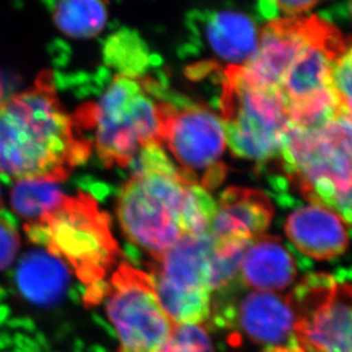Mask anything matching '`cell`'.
Listing matches in <instances>:
<instances>
[{
  "mask_svg": "<svg viewBox=\"0 0 352 352\" xmlns=\"http://www.w3.org/2000/svg\"><path fill=\"white\" fill-rule=\"evenodd\" d=\"M120 190L117 216L133 245L160 259L184 236L206 233L216 201L175 166L160 145L144 147Z\"/></svg>",
  "mask_w": 352,
  "mask_h": 352,
  "instance_id": "cell-1",
  "label": "cell"
},
{
  "mask_svg": "<svg viewBox=\"0 0 352 352\" xmlns=\"http://www.w3.org/2000/svg\"><path fill=\"white\" fill-rule=\"evenodd\" d=\"M91 146L62 107L52 74L0 105V179L60 183L86 162Z\"/></svg>",
  "mask_w": 352,
  "mask_h": 352,
  "instance_id": "cell-2",
  "label": "cell"
},
{
  "mask_svg": "<svg viewBox=\"0 0 352 352\" xmlns=\"http://www.w3.org/2000/svg\"><path fill=\"white\" fill-rule=\"evenodd\" d=\"M24 228L31 242L45 246L77 275L86 286L88 305L104 300V278L117 261L120 249L112 235L110 217L93 196L83 192L65 195L53 211Z\"/></svg>",
  "mask_w": 352,
  "mask_h": 352,
  "instance_id": "cell-3",
  "label": "cell"
},
{
  "mask_svg": "<svg viewBox=\"0 0 352 352\" xmlns=\"http://www.w3.org/2000/svg\"><path fill=\"white\" fill-rule=\"evenodd\" d=\"M280 157L291 183L305 199L351 223V114H340L316 129L291 126Z\"/></svg>",
  "mask_w": 352,
  "mask_h": 352,
  "instance_id": "cell-4",
  "label": "cell"
},
{
  "mask_svg": "<svg viewBox=\"0 0 352 352\" xmlns=\"http://www.w3.org/2000/svg\"><path fill=\"white\" fill-rule=\"evenodd\" d=\"M74 120L95 131V147L105 166H129L140 151L161 145L157 100L138 78L118 74L96 103L85 104Z\"/></svg>",
  "mask_w": 352,
  "mask_h": 352,
  "instance_id": "cell-5",
  "label": "cell"
},
{
  "mask_svg": "<svg viewBox=\"0 0 352 352\" xmlns=\"http://www.w3.org/2000/svg\"><path fill=\"white\" fill-rule=\"evenodd\" d=\"M142 86L157 98L161 145L168 146L178 168L204 190L218 186L226 175L220 162L226 147L221 118L206 105L169 91L157 80L145 78Z\"/></svg>",
  "mask_w": 352,
  "mask_h": 352,
  "instance_id": "cell-6",
  "label": "cell"
},
{
  "mask_svg": "<svg viewBox=\"0 0 352 352\" xmlns=\"http://www.w3.org/2000/svg\"><path fill=\"white\" fill-rule=\"evenodd\" d=\"M220 74L218 107L232 152L258 163L280 157L283 137L289 126L282 93L248 82L239 67H227Z\"/></svg>",
  "mask_w": 352,
  "mask_h": 352,
  "instance_id": "cell-7",
  "label": "cell"
},
{
  "mask_svg": "<svg viewBox=\"0 0 352 352\" xmlns=\"http://www.w3.org/2000/svg\"><path fill=\"white\" fill-rule=\"evenodd\" d=\"M213 248L208 233L184 236L147 273L160 305L176 326L202 325L212 314Z\"/></svg>",
  "mask_w": 352,
  "mask_h": 352,
  "instance_id": "cell-8",
  "label": "cell"
},
{
  "mask_svg": "<svg viewBox=\"0 0 352 352\" xmlns=\"http://www.w3.org/2000/svg\"><path fill=\"white\" fill-rule=\"evenodd\" d=\"M107 315L120 341V352H157L176 325L157 299L148 274L129 263L118 267L107 283Z\"/></svg>",
  "mask_w": 352,
  "mask_h": 352,
  "instance_id": "cell-9",
  "label": "cell"
},
{
  "mask_svg": "<svg viewBox=\"0 0 352 352\" xmlns=\"http://www.w3.org/2000/svg\"><path fill=\"white\" fill-rule=\"evenodd\" d=\"M306 352H351V286L343 275L305 276L289 294Z\"/></svg>",
  "mask_w": 352,
  "mask_h": 352,
  "instance_id": "cell-10",
  "label": "cell"
},
{
  "mask_svg": "<svg viewBox=\"0 0 352 352\" xmlns=\"http://www.w3.org/2000/svg\"><path fill=\"white\" fill-rule=\"evenodd\" d=\"M217 318L220 325L242 331L261 352H306L289 294L251 291L223 307Z\"/></svg>",
  "mask_w": 352,
  "mask_h": 352,
  "instance_id": "cell-11",
  "label": "cell"
},
{
  "mask_svg": "<svg viewBox=\"0 0 352 352\" xmlns=\"http://www.w3.org/2000/svg\"><path fill=\"white\" fill-rule=\"evenodd\" d=\"M322 17H282L265 24L252 58L239 67L243 79L279 89L283 77L300 52L313 39Z\"/></svg>",
  "mask_w": 352,
  "mask_h": 352,
  "instance_id": "cell-12",
  "label": "cell"
},
{
  "mask_svg": "<svg viewBox=\"0 0 352 352\" xmlns=\"http://www.w3.org/2000/svg\"><path fill=\"white\" fill-rule=\"evenodd\" d=\"M349 50L350 40L329 21L322 19L313 39L300 52L283 77L279 91L286 105L333 90V62Z\"/></svg>",
  "mask_w": 352,
  "mask_h": 352,
  "instance_id": "cell-13",
  "label": "cell"
},
{
  "mask_svg": "<svg viewBox=\"0 0 352 352\" xmlns=\"http://www.w3.org/2000/svg\"><path fill=\"white\" fill-rule=\"evenodd\" d=\"M274 208L263 192L230 187L220 195L206 233L216 244L251 243L270 227Z\"/></svg>",
  "mask_w": 352,
  "mask_h": 352,
  "instance_id": "cell-14",
  "label": "cell"
},
{
  "mask_svg": "<svg viewBox=\"0 0 352 352\" xmlns=\"http://www.w3.org/2000/svg\"><path fill=\"white\" fill-rule=\"evenodd\" d=\"M190 28L228 67H243L256 54L259 31L251 17L235 10L194 12Z\"/></svg>",
  "mask_w": 352,
  "mask_h": 352,
  "instance_id": "cell-15",
  "label": "cell"
},
{
  "mask_svg": "<svg viewBox=\"0 0 352 352\" xmlns=\"http://www.w3.org/2000/svg\"><path fill=\"white\" fill-rule=\"evenodd\" d=\"M349 228L339 213L314 203L293 211L285 223L293 245L316 260L342 256L349 246Z\"/></svg>",
  "mask_w": 352,
  "mask_h": 352,
  "instance_id": "cell-16",
  "label": "cell"
},
{
  "mask_svg": "<svg viewBox=\"0 0 352 352\" xmlns=\"http://www.w3.org/2000/svg\"><path fill=\"white\" fill-rule=\"evenodd\" d=\"M239 274L252 291L278 293L296 282L299 268L280 239L263 235L246 248Z\"/></svg>",
  "mask_w": 352,
  "mask_h": 352,
  "instance_id": "cell-17",
  "label": "cell"
},
{
  "mask_svg": "<svg viewBox=\"0 0 352 352\" xmlns=\"http://www.w3.org/2000/svg\"><path fill=\"white\" fill-rule=\"evenodd\" d=\"M70 274V270L56 256L36 250L21 260L15 272V283L28 301L40 307H52L63 299Z\"/></svg>",
  "mask_w": 352,
  "mask_h": 352,
  "instance_id": "cell-18",
  "label": "cell"
},
{
  "mask_svg": "<svg viewBox=\"0 0 352 352\" xmlns=\"http://www.w3.org/2000/svg\"><path fill=\"white\" fill-rule=\"evenodd\" d=\"M52 12L57 27L70 37H94L107 22V3L102 1H60L54 3Z\"/></svg>",
  "mask_w": 352,
  "mask_h": 352,
  "instance_id": "cell-19",
  "label": "cell"
},
{
  "mask_svg": "<svg viewBox=\"0 0 352 352\" xmlns=\"http://www.w3.org/2000/svg\"><path fill=\"white\" fill-rule=\"evenodd\" d=\"M64 196L57 183L43 179L20 180L10 192V202L19 216L32 223L53 211Z\"/></svg>",
  "mask_w": 352,
  "mask_h": 352,
  "instance_id": "cell-20",
  "label": "cell"
},
{
  "mask_svg": "<svg viewBox=\"0 0 352 352\" xmlns=\"http://www.w3.org/2000/svg\"><path fill=\"white\" fill-rule=\"evenodd\" d=\"M146 47L131 31L114 34L105 45V60L121 71V76L138 78L147 65Z\"/></svg>",
  "mask_w": 352,
  "mask_h": 352,
  "instance_id": "cell-21",
  "label": "cell"
},
{
  "mask_svg": "<svg viewBox=\"0 0 352 352\" xmlns=\"http://www.w3.org/2000/svg\"><path fill=\"white\" fill-rule=\"evenodd\" d=\"M214 243V242H213ZM250 243H223L213 248L211 263V287L212 291L225 289L239 275L243 254Z\"/></svg>",
  "mask_w": 352,
  "mask_h": 352,
  "instance_id": "cell-22",
  "label": "cell"
},
{
  "mask_svg": "<svg viewBox=\"0 0 352 352\" xmlns=\"http://www.w3.org/2000/svg\"><path fill=\"white\" fill-rule=\"evenodd\" d=\"M157 352H214L203 325H179Z\"/></svg>",
  "mask_w": 352,
  "mask_h": 352,
  "instance_id": "cell-23",
  "label": "cell"
},
{
  "mask_svg": "<svg viewBox=\"0 0 352 352\" xmlns=\"http://www.w3.org/2000/svg\"><path fill=\"white\" fill-rule=\"evenodd\" d=\"M331 83L341 105L351 112V50L333 62Z\"/></svg>",
  "mask_w": 352,
  "mask_h": 352,
  "instance_id": "cell-24",
  "label": "cell"
},
{
  "mask_svg": "<svg viewBox=\"0 0 352 352\" xmlns=\"http://www.w3.org/2000/svg\"><path fill=\"white\" fill-rule=\"evenodd\" d=\"M318 3L314 0H286V1H261L258 3V10L267 20H276L282 17H298L300 14L309 12Z\"/></svg>",
  "mask_w": 352,
  "mask_h": 352,
  "instance_id": "cell-25",
  "label": "cell"
},
{
  "mask_svg": "<svg viewBox=\"0 0 352 352\" xmlns=\"http://www.w3.org/2000/svg\"><path fill=\"white\" fill-rule=\"evenodd\" d=\"M20 250V235L10 220L0 217V270L14 263Z\"/></svg>",
  "mask_w": 352,
  "mask_h": 352,
  "instance_id": "cell-26",
  "label": "cell"
},
{
  "mask_svg": "<svg viewBox=\"0 0 352 352\" xmlns=\"http://www.w3.org/2000/svg\"><path fill=\"white\" fill-rule=\"evenodd\" d=\"M3 103V87H1V83H0V105Z\"/></svg>",
  "mask_w": 352,
  "mask_h": 352,
  "instance_id": "cell-27",
  "label": "cell"
},
{
  "mask_svg": "<svg viewBox=\"0 0 352 352\" xmlns=\"http://www.w3.org/2000/svg\"><path fill=\"white\" fill-rule=\"evenodd\" d=\"M0 208H1V197H0Z\"/></svg>",
  "mask_w": 352,
  "mask_h": 352,
  "instance_id": "cell-28",
  "label": "cell"
},
{
  "mask_svg": "<svg viewBox=\"0 0 352 352\" xmlns=\"http://www.w3.org/2000/svg\"><path fill=\"white\" fill-rule=\"evenodd\" d=\"M118 352H120L119 350H118Z\"/></svg>",
  "mask_w": 352,
  "mask_h": 352,
  "instance_id": "cell-29",
  "label": "cell"
}]
</instances>
